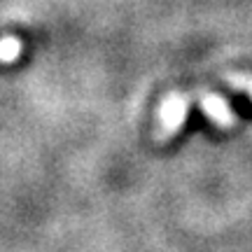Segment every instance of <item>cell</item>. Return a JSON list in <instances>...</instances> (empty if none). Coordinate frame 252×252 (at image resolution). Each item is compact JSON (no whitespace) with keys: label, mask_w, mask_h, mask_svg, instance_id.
Here are the masks:
<instances>
[{"label":"cell","mask_w":252,"mask_h":252,"mask_svg":"<svg viewBox=\"0 0 252 252\" xmlns=\"http://www.w3.org/2000/svg\"><path fill=\"white\" fill-rule=\"evenodd\" d=\"M19 54H21V42H19L17 37H2L0 40V61L2 63H12L17 61Z\"/></svg>","instance_id":"3957f363"},{"label":"cell","mask_w":252,"mask_h":252,"mask_svg":"<svg viewBox=\"0 0 252 252\" xmlns=\"http://www.w3.org/2000/svg\"><path fill=\"white\" fill-rule=\"evenodd\" d=\"M226 80H229V84H231L234 89L245 91L252 98V75H229Z\"/></svg>","instance_id":"277c9868"},{"label":"cell","mask_w":252,"mask_h":252,"mask_svg":"<svg viewBox=\"0 0 252 252\" xmlns=\"http://www.w3.org/2000/svg\"><path fill=\"white\" fill-rule=\"evenodd\" d=\"M189 112V96L185 94H168L159 110V138L168 140L171 135L180 131L187 122Z\"/></svg>","instance_id":"6da1fadb"},{"label":"cell","mask_w":252,"mask_h":252,"mask_svg":"<svg viewBox=\"0 0 252 252\" xmlns=\"http://www.w3.org/2000/svg\"><path fill=\"white\" fill-rule=\"evenodd\" d=\"M198 103H201L203 112L210 117V122L215 126H220V128H231V126L236 124V117H234V112H231V108H229V103H226V98H222L220 94H208V91H203V94L198 96Z\"/></svg>","instance_id":"7a4b0ae2"}]
</instances>
